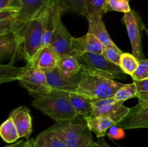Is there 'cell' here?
Masks as SVG:
<instances>
[{"instance_id":"obj_1","label":"cell","mask_w":148,"mask_h":147,"mask_svg":"<svg viewBox=\"0 0 148 147\" xmlns=\"http://www.w3.org/2000/svg\"><path fill=\"white\" fill-rule=\"evenodd\" d=\"M124 84L82 64L80 81L76 93L92 100L112 97Z\"/></svg>"},{"instance_id":"obj_2","label":"cell","mask_w":148,"mask_h":147,"mask_svg":"<svg viewBox=\"0 0 148 147\" xmlns=\"http://www.w3.org/2000/svg\"><path fill=\"white\" fill-rule=\"evenodd\" d=\"M33 106L55 122L72 120L78 116L71 103L69 93L66 92L53 91L50 95L35 99Z\"/></svg>"},{"instance_id":"obj_3","label":"cell","mask_w":148,"mask_h":147,"mask_svg":"<svg viewBox=\"0 0 148 147\" xmlns=\"http://www.w3.org/2000/svg\"><path fill=\"white\" fill-rule=\"evenodd\" d=\"M69 147H88L94 141L92 131L85 117L78 115L72 120L56 122L50 127Z\"/></svg>"},{"instance_id":"obj_4","label":"cell","mask_w":148,"mask_h":147,"mask_svg":"<svg viewBox=\"0 0 148 147\" xmlns=\"http://www.w3.org/2000/svg\"><path fill=\"white\" fill-rule=\"evenodd\" d=\"M48 7L31 19L18 35L23 40V53L26 64H30L41 48L43 26Z\"/></svg>"},{"instance_id":"obj_5","label":"cell","mask_w":148,"mask_h":147,"mask_svg":"<svg viewBox=\"0 0 148 147\" xmlns=\"http://www.w3.org/2000/svg\"><path fill=\"white\" fill-rule=\"evenodd\" d=\"M17 80L35 99L53 92L48 84L44 71L30 65L26 64L24 67H21Z\"/></svg>"},{"instance_id":"obj_6","label":"cell","mask_w":148,"mask_h":147,"mask_svg":"<svg viewBox=\"0 0 148 147\" xmlns=\"http://www.w3.org/2000/svg\"><path fill=\"white\" fill-rule=\"evenodd\" d=\"M121 21L127 28L132 49V54L139 61L144 59L142 48V30H145V27L141 17L137 12L132 10L130 12L124 13Z\"/></svg>"},{"instance_id":"obj_7","label":"cell","mask_w":148,"mask_h":147,"mask_svg":"<svg viewBox=\"0 0 148 147\" xmlns=\"http://www.w3.org/2000/svg\"><path fill=\"white\" fill-rule=\"evenodd\" d=\"M77 57L82 64L112 79H124L127 76L119 66L108 61L101 54L86 53Z\"/></svg>"},{"instance_id":"obj_8","label":"cell","mask_w":148,"mask_h":147,"mask_svg":"<svg viewBox=\"0 0 148 147\" xmlns=\"http://www.w3.org/2000/svg\"><path fill=\"white\" fill-rule=\"evenodd\" d=\"M93 115L110 118L116 123L121 122L130 112V108L124 105V102L116 99L114 97L92 101Z\"/></svg>"},{"instance_id":"obj_9","label":"cell","mask_w":148,"mask_h":147,"mask_svg":"<svg viewBox=\"0 0 148 147\" xmlns=\"http://www.w3.org/2000/svg\"><path fill=\"white\" fill-rule=\"evenodd\" d=\"M46 79L51 89L55 92L76 93L80 81L81 71L78 74L66 76L60 72L56 67L50 71H45Z\"/></svg>"},{"instance_id":"obj_10","label":"cell","mask_w":148,"mask_h":147,"mask_svg":"<svg viewBox=\"0 0 148 147\" xmlns=\"http://www.w3.org/2000/svg\"><path fill=\"white\" fill-rule=\"evenodd\" d=\"M65 12L66 10L59 0H53L49 4L45 17L41 48L49 46L53 33L62 22V15Z\"/></svg>"},{"instance_id":"obj_11","label":"cell","mask_w":148,"mask_h":147,"mask_svg":"<svg viewBox=\"0 0 148 147\" xmlns=\"http://www.w3.org/2000/svg\"><path fill=\"white\" fill-rule=\"evenodd\" d=\"M0 58L1 60L10 59L9 64H14L16 60L24 59L23 40L14 32L0 35Z\"/></svg>"},{"instance_id":"obj_12","label":"cell","mask_w":148,"mask_h":147,"mask_svg":"<svg viewBox=\"0 0 148 147\" xmlns=\"http://www.w3.org/2000/svg\"><path fill=\"white\" fill-rule=\"evenodd\" d=\"M52 1L53 0H20L22 9L19 13L14 33L19 35L27 22L45 10Z\"/></svg>"},{"instance_id":"obj_13","label":"cell","mask_w":148,"mask_h":147,"mask_svg":"<svg viewBox=\"0 0 148 147\" xmlns=\"http://www.w3.org/2000/svg\"><path fill=\"white\" fill-rule=\"evenodd\" d=\"M72 37L62 22L53 33L49 46L54 50L59 58L69 55L76 56L72 47Z\"/></svg>"},{"instance_id":"obj_14","label":"cell","mask_w":148,"mask_h":147,"mask_svg":"<svg viewBox=\"0 0 148 147\" xmlns=\"http://www.w3.org/2000/svg\"><path fill=\"white\" fill-rule=\"evenodd\" d=\"M116 125L124 130L148 128V105L138 103L130 108L128 115Z\"/></svg>"},{"instance_id":"obj_15","label":"cell","mask_w":148,"mask_h":147,"mask_svg":"<svg viewBox=\"0 0 148 147\" xmlns=\"http://www.w3.org/2000/svg\"><path fill=\"white\" fill-rule=\"evenodd\" d=\"M72 47L77 56L86 53L102 55L105 46L98 38L89 33L79 37H72Z\"/></svg>"},{"instance_id":"obj_16","label":"cell","mask_w":148,"mask_h":147,"mask_svg":"<svg viewBox=\"0 0 148 147\" xmlns=\"http://www.w3.org/2000/svg\"><path fill=\"white\" fill-rule=\"evenodd\" d=\"M9 117L14 122L20 138L29 139L33 132V123L30 110L25 106H20L13 110Z\"/></svg>"},{"instance_id":"obj_17","label":"cell","mask_w":148,"mask_h":147,"mask_svg":"<svg viewBox=\"0 0 148 147\" xmlns=\"http://www.w3.org/2000/svg\"><path fill=\"white\" fill-rule=\"evenodd\" d=\"M59 59L50 46H43L40 48L38 52L36 53L30 64L27 65H30L43 71H50L57 67Z\"/></svg>"},{"instance_id":"obj_18","label":"cell","mask_w":148,"mask_h":147,"mask_svg":"<svg viewBox=\"0 0 148 147\" xmlns=\"http://www.w3.org/2000/svg\"><path fill=\"white\" fill-rule=\"evenodd\" d=\"M88 21V31L92 35L98 38L105 46H108L114 43L106 28L103 17H87Z\"/></svg>"},{"instance_id":"obj_19","label":"cell","mask_w":148,"mask_h":147,"mask_svg":"<svg viewBox=\"0 0 148 147\" xmlns=\"http://www.w3.org/2000/svg\"><path fill=\"white\" fill-rule=\"evenodd\" d=\"M88 128L95 134L97 138L104 137L111 127L116 125V123L110 118L103 116H95L85 118Z\"/></svg>"},{"instance_id":"obj_20","label":"cell","mask_w":148,"mask_h":147,"mask_svg":"<svg viewBox=\"0 0 148 147\" xmlns=\"http://www.w3.org/2000/svg\"><path fill=\"white\" fill-rule=\"evenodd\" d=\"M71 103L78 115L85 118L93 115L92 99L77 93H69Z\"/></svg>"},{"instance_id":"obj_21","label":"cell","mask_w":148,"mask_h":147,"mask_svg":"<svg viewBox=\"0 0 148 147\" xmlns=\"http://www.w3.org/2000/svg\"><path fill=\"white\" fill-rule=\"evenodd\" d=\"M57 68L60 72L66 76H73L80 73L82 63L75 55H69L59 58Z\"/></svg>"},{"instance_id":"obj_22","label":"cell","mask_w":148,"mask_h":147,"mask_svg":"<svg viewBox=\"0 0 148 147\" xmlns=\"http://www.w3.org/2000/svg\"><path fill=\"white\" fill-rule=\"evenodd\" d=\"M35 141L38 147H69L50 128L40 133Z\"/></svg>"},{"instance_id":"obj_23","label":"cell","mask_w":148,"mask_h":147,"mask_svg":"<svg viewBox=\"0 0 148 147\" xmlns=\"http://www.w3.org/2000/svg\"><path fill=\"white\" fill-rule=\"evenodd\" d=\"M20 11L0 10V35L14 32Z\"/></svg>"},{"instance_id":"obj_24","label":"cell","mask_w":148,"mask_h":147,"mask_svg":"<svg viewBox=\"0 0 148 147\" xmlns=\"http://www.w3.org/2000/svg\"><path fill=\"white\" fill-rule=\"evenodd\" d=\"M87 17H103L111 11L108 0H84Z\"/></svg>"},{"instance_id":"obj_25","label":"cell","mask_w":148,"mask_h":147,"mask_svg":"<svg viewBox=\"0 0 148 147\" xmlns=\"http://www.w3.org/2000/svg\"><path fill=\"white\" fill-rule=\"evenodd\" d=\"M0 135L3 141L8 144H13L20 138L15 125L10 117L1 124Z\"/></svg>"},{"instance_id":"obj_26","label":"cell","mask_w":148,"mask_h":147,"mask_svg":"<svg viewBox=\"0 0 148 147\" xmlns=\"http://www.w3.org/2000/svg\"><path fill=\"white\" fill-rule=\"evenodd\" d=\"M139 64V60L133 54L124 53L121 56L119 66L127 75H132L134 73Z\"/></svg>"},{"instance_id":"obj_27","label":"cell","mask_w":148,"mask_h":147,"mask_svg":"<svg viewBox=\"0 0 148 147\" xmlns=\"http://www.w3.org/2000/svg\"><path fill=\"white\" fill-rule=\"evenodd\" d=\"M137 87L135 82L121 86L114 95V97L121 102H124L131 98L137 97Z\"/></svg>"},{"instance_id":"obj_28","label":"cell","mask_w":148,"mask_h":147,"mask_svg":"<svg viewBox=\"0 0 148 147\" xmlns=\"http://www.w3.org/2000/svg\"><path fill=\"white\" fill-rule=\"evenodd\" d=\"M66 10V12L75 13L79 16L86 17V9L84 0H59Z\"/></svg>"},{"instance_id":"obj_29","label":"cell","mask_w":148,"mask_h":147,"mask_svg":"<svg viewBox=\"0 0 148 147\" xmlns=\"http://www.w3.org/2000/svg\"><path fill=\"white\" fill-rule=\"evenodd\" d=\"M124 52L114 43L108 46H105L102 55L108 61L119 66L120 59Z\"/></svg>"},{"instance_id":"obj_30","label":"cell","mask_w":148,"mask_h":147,"mask_svg":"<svg viewBox=\"0 0 148 147\" xmlns=\"http://www.w3.org/2000/svg\"><path fill=\"white\" fill-rule=\"evenodd\" d=\"M137 87L138 103L141 105H148V79L142 81H134Z\"/></svg>"},{"instance_id":"obj_31","label":"cell","mask_w":148,"mask_h":147,"mask_svg":"<svg viewBox=\"0 0 148 147\" xmlns=\"http://www.w3.org/2000/svg\"><path fill=\"white\" fill-rule=\"evenodd\" d=\"M131 76L134 81H142L148 79V59H143L139 61L138 66Z\"/></svg>"},{"instance_id":"obj_32","label":"cell","mask_w":148,"mask_h":147,"mask_svg":"<svg viewBox=\"0 0 148 147\" xmlns=\"http://www.w3.org/2000/svg\"><path fill=\"white\" fill-rule=\"evenodd\" d=\"M111 11L127 13L131 11L130 0H108Z\"/></svg>"},{"instance_id":"obj_33","label":"cell","mask_w":148,"mask_h":147,"mask_svg":"<svg viewBox=\"0 0 148 147\" xmlns=\"http://www.w3.org/2000/svg\"><path fill=\"white\" fill-rule=\"evenodd\" d=\"M21 9L20 0H0V10H13L20 12Z\"/></svg>"},{"instance_id":"obj_34","label":"cell","mask_w":148,"mask_h":147,"mask_svg":"<svg viewBox=\"0 0 148 147\" xmlns=\"http://www.w3.org/2000/svg\"><path fill=\"white\" fill-rule=\"evenodd\" d=\"M107 135L109 138L115 140H119L121 138H124L125 136V132L124 129L117 126V125H114L111 127L107 131Z\"/></svg>"},{"instance_id":"obj_35","label":"cell","mask_w":148,"mask_h":147,"mask_svg":"<svg viewBox=\"0 0 148 147\" xmlns=\"http://www.w3.org/2000/svg\"><path fill=\"white\" fill-rule=\"evenodd\" d=\"M88 147H111L106 141L104 137H101L98 138L97 141H92L91 142Z\"/></svg>"},{"instance_id":"obj_36","label":"cell","mask_w":148,"mask_h":147,"mask_svg":"<svg viewBox=\"0 0 148 147\" xmlns=\"http://www.w3.org/2000/svg\"><path fill=\"white\" fill-rule=\"evenodd\" d=\"M26 141H23V140H21V141H17L16 142L13 143V144H11L10 145L5 146L4 147H24Z\"/></svg>"},{"instance_id":"obj_37","label":"cell","mask_w":148,"mask_h":147,"mask_svg":"<svg viewBox=\"0 0 148 147\" xmlns=\"http://www.w3.org/2000/svg\"><path fill=\"white\" fill-rule=\"evenodd\" d=\"M30 147H38L35 139H33V138H30Z\"/></svg>"},{"instance_id":"obj_38","label":"cell","mask_w":148,"mask_h":147,"mask_svg":"<svg viewBox=\"0 0 148 147\" xmlns=\"http://www.w3.org/2000/svg\"><path fill=\"white\" fill-rule=\"evenodd\" d=\"M24 147H30V138H29V139H27V141H26Z\"/></svg>"},{"instance_id":"obj_39","label":"cell","mask_w":148,"mask_h":147,"mask_svg":"<svg viewBox=\"0 0 148 147\" xmlns=\"http://www.w3.org/2000/svg\"><path fill=\"white\" fill-rule=\"evenodd\" d=\"M145 31H146V33H147V36H148V29L145 28Z\"/></svg>"}]
</instances>
